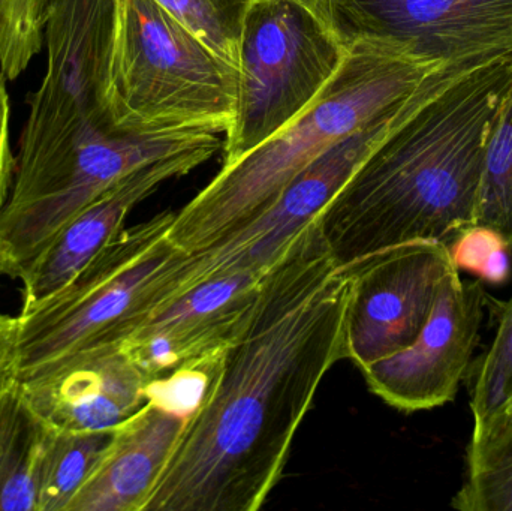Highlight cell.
I'll return each instance as SVG.
<instances>
[{
  "label": "cell",
  "instance_id": "1",
  "mask_svg": "<svg viewBox=\"0 0 512 511\" xmlns=\"http://www.w3.org/2000/svg\"><path fill=\"white\" fill-rule=\"evenodd\" d=\"M348 302V273L313 219L265 272L144 511L261 509L322 380L346 359Z\"/></svg>",
  "mask_w": 512,
  "mask_h": 511
},
{
  "label": "cell",
  "instance_id": "2",
  "mask_svg": "<svg viewBox=\"0 0 512 511\" xmlns=\"http://www.w3.org/2000/svg\"><path fill=\"white\" fill-rule=\"evenodd\" d=\"M512 56L448 66L318 216L339 267L415 242L450 246L477 224L484 152Z\"/></svg>",
  "mask_w": 512,
  "mask_h": 511
},
{
  "label": "cell",
  "instance_id": "3",
  "mask_svg": "<svg viewBox=\"0 0 512 511\" xmlns=\"http://www.w3.org/2000/svg\"><path fill=\"white\" fill-rule=\"evenodd\" d=\"M399 48L348 47L339 71L288 125L231 164L174 216L170 239L203 251L264 212L295 176L343 138L408 101L438 69Z\"/></svg>",
  "mask_w": 512,
  "mask_h": 511
},
{
  "label": "cell",
  "instance_id": "4",
  "mask_svg": "<svg viewBox=\"0 0 512 511\" xmlns=\"http://www.w3.org/2000/svg\"><path fill=\"white\" fill-rule=\"evenodd\" d=\"M239 68L155 0H116L105 105L114 129L135 134H227Z\"/></svg>",
  "mask_w": 512,
  "mask_h": 511
},
{
  "label": "cell",
  "instance_id": "5",
  "mask_svg": "<svg viewBox=\"0 0 512 511\" xmlns=\"http://www.w3.org/2000/svg\"><path fill=\"white\" fill-rule=\"evenodd\" d=\"M174 212L123 230L71 282L17 317L15 378L98 345H120L152 312L188 252L170 239Z\"/></svg>",
  "mask_w": 512,
  "mask_h": 511
},
{
  "label": "cell",
  "instance_id": "6",
  "mask_svg": "<svg viewBox=\"0 0 512 511\" xmlns=\"http://www.w3.org/2000/svg\"><path fill=\"white\" fill-rule=\"evenodd\" d=\"M116 0H51L47 72L21 132L9 200L38 188L111 125L105 105Z\"/></svg>",
  "mask_w": 512,
  "mask_h": 511
},
{
  "label": "cell",
  "instance_id": "7",
  "mask_svg": "<svg viewBox=\"0 0 512 511\" xmlns=\"http://www.w3.org/2000/svg\"><path fill=\"white\" fill-rule=\"evenodd\" d=\"M348 48L309 0H251L239 48L231 164L288 125L339 71Z\"/></svg>",
  "mask_w": 512,
  "mask_h": 511
},
{
  "label": "cell",
  "instance_id": "8",
  "mask_svg": "<svg viewBox=\"0 0 512 511\" xmlns=\"http://www.w3.org/2000/svg\"><path fill=\"white\" fill-rule=\"evenodd\" d=\"M442 71L444 68L433 72L408 101L322 153L251 222L231 231L209 248L188 254L162 305L216 276L265 272L292 239L321 215L370 152L427 95Z\"/></svg>",
  "mask_w": 512,
  "mask_h": 511
},
{
  "label": "cell",
  "instance_id": "9",
  "mask_svg": "<svg viewBox=\"0 0 512 511\" xmlns=\"http://www.w3.org/2000/svg\"><path fill=\"white\" fill-rule=\"evenodd\" d=\"M218 141L198 132L110 131L84 144L38 188L0 210V276L20 279L72 216L129 174Z\"/></svg>",
  "mask_w": 512,
  "mask_h": 511
},
{
  "label": "cell",
  "instance_id": "10",
  "mask_svg": "<svg viewBox=\"0 0 512 511\" xmlns=\"http://www.w3.org/2000/svg\"><path fill=\"white\" fill-rule=\"evenodd\" d=\"M346 48H399L436 65L512 56V0H309Z\"/></svg>",
  "mask_w": 512,
  "mask_h": 511
},
{
  "label": "cell",
  "instance_id": "11",
  "mask_svg": "<svg viewBox=\"0 0 512 511\" xmlns=\"http://www.w3.org/2000/svg\"><path fill=\"white\" fill-rule=\"evenodd\" d=\"M454 269L450 249L436 242L394 246L346 267V359L363 371L411 347Z\"/></svg>",
  "mask_w": 512,
  "mask_h": 511
},
{
  "label": "cell",
  "instance_id": "12",
  "mask_svg": "<svg viewBox=\"0 0 512 511\" xmlns=\"http://www.w3.org/2000/svg\"><path fill=\"white\" fill-rule=\"evenodd\" d=\"M486 293L451 270L417 341L364 368L373 395L406 413L442 407L456 398L480 341Z\"/></svg>",
  "mask_w": 512,
  "mask_h": 511
},
{
  "label": "cell",
  "instance_id": "13",
  "mask_svg": "<svg viewBox=\"0 0 512 511\" xmlns=\"http://www.w3.org/2000/svg\"><path fill=\"white\" fill-rule=\"evenodd\" d=\"M265 272L200 282L150 312L120 347L150 381L179 366L222 356L251 317Z\"/></svg>",
  "mask_w": 512,
  "mask_h": 511
},
{
  "label": "cell",
  "instance_id": "14",
  "mask_svg": "<svg viewBox=\"0 0 512 511\" xmlns=\"http://www.w3.org/2000/svg\"><path fill=\"white\" fill-rule=\"evenodd\" d=\"M17 380L50 428L80 432L110 431L131 419L150 383L120 345L75 351Z\"/></svg>",
  "mask_w": 512,
  "mask_h": 511
},
{
  "label": "cell",
  "instance_id": "15",
  "mask_svg": "<svg viewBox=\"0 0 512 511\" xmlns=\"http://www.w3.org/2000/svg\"><path fill=\"white\" fill-rule=\"evenodd\" d=\"M222 141L195 147L146 165L102 192L72 216L21 276L23 306L29 309L71 282L125 228L129 213L168 180L185 176L210 161Z\"/></svg>",
  "mask_w": 512,
  "mask_h": 511
},
{
  "label": "cell",
  "instance_id": "16",
  "mask_svg": "<svg viewBox=\"0 0 512 511\" xmlns=\"http://www.w3.org/2000/svg\"><path fill=\"white\" fill-rule=\"evenodd\" d=\"M189 417L147 401L113 441L68 511H144Z\"/></svg>",
  "mask_w": 512,
  "mask_h": 511
},
{
  "label": "cell",
  "instance_id": "17",
  "mask_svg": "<svg viewBox=\"0 0 512 511\" xmlns=\"http://www.w3.org/2000/svg\"><path fill=\"white\" fill-rule=\"evenodd\" d=\"M48 425L12 377L0 387V511H36L39 455Z\"/></svg>",
  "mask_w": 512,
  "mask_h": 511
},
{
  "label": "cell",
  "instance_id": "18",
  "mask_svg": "<svg viewBox=\"0 0 512 511\" xmlns=\"http://www.w3.org/2000/svg\"><path fill=\"white\" fill-rule=\"evenodd\" d=\"M451 507L512 511V405L474 425L466 453V479Z\"/></svg>",
  "mask_w": 512,
  "mask_h": 511
},
{
  "label": "cell",
  "instance_id": "19",
  "mask_svg": "<svg viewBox=\"0 0 512 511\" xmlns=\"http://www.w3.org/2000/svg\"><path fill=\"white\" fill-rule=\"evenodd\" d=\"M110 431H63L48 426L36 479V511H68L113 441Z\"/></svg>",
  "mask_w": 512,
  "mask_h": 511
},
{
  "label": "cell",
  "instance_id": "20",
  "mask_svg": "<svg viewBox=\"0 0 512 511\" xmlns=\"http://www.w3.org/2000/svg\"><path fill=\"white\" fill-rule=\"evenodd\" d=\"M477 224L498 231L512 255V81L487 137Z\"/></svg>",
  "mask_w": 512,
  "mask_h": 511
},
{
  "label": "cell",
  "instance_id": "21",
  "mask_svg": "<svg viewBox=\"0 0 512 511\" xmlns=\"http://www.w3.org/2000/svg\"><path fill=\"white\" fill-rule=\"evenodd\" d=\"M219 56L239 68L240 36L251 0H155Z\"/></svg>",
  "mask_w": 512,
  "mask_h": 511
},
{
  "label": "cell",
  "instance_id": "22",
  "mask_svg": "<svg viewBox=\"0 0 512 511\" xmlns=\"http://www.w3.org/2000/svg\"><path fill=\"white\" fill-rule=\"evenodd\" d=\"M51 0H0V72L15 80L44 47Z\"/></svg>",
  "mask_w": 512,
  "mask_h": 511
},
{
  "label": "cell",
  "instance_id": "23",
  "mask_svg": "<svg viewBox=\"0 0 512 511\" xmlns=\"http://www.w3.org/2000/svg\"><path fill=\"white\" fill-rule=\"evenodd\" d=\"M512 405V296L502 303L498 330L472 386L474 425L486 422Z\"/></svg>",
  "mask_w": 512,
  "mask_h": 511
},
{
  "label": "cell",
  "instance_id": "24",
  "mask_svg": "<svg viewBox=\"0 0 512 511\" xmlns=\"http://www.w3.org/2000/svg\"><path fill=\"white\" fill-rule=\"evenodd\" d=\"M457 270L477 275L487 284L501 285L511 276V252L504 237L484 225L466 228L448 246Z\"/></svg>",
  "mask_w": 512,
  "mask_h": 511
},
{
  "label": "cell",
  "instance_id": "25",
  "mask_svg": "<svg viewBox=\"0 0 512 511\" xmlns=\"http://www.w3.org/2000/svg\"><path fill=\"white\" fill-rule=\"evenodd\" d=\"M222 357L188 363L155 378L147 387V401L191 419L212 389Z\"/></svg>",
  "mask_w": 512,
  "mask_h": 511
},
{
  "label": "cell",
  "instance_id": "26",
  "mask_svg": "<svg viewBox=\"0 0 512 511\" xmlns=\"http://www.w3.org/2000/svg\"><path fill=\"white\" fill-rule=\"evenodd\" d=\"M9 96L6 92L5 75L0 72V210L8 203L14 185L17 158H14L9 140Z\"/></svg>",
  "mask_w": 512,
  "mask_h": 511
},
{
  "label": "cell",
  "instance_id": "27",
  "mask_svg": "<svg viewBox=\"0 0 512 511\" xmlns=\"http://www.w3.org/2000/svg\"><path fill=\"white\" fill-rule=\"evenodd\" d=\"M17 317L0 314V387L14 375Z\"/></svg>",
  "mask_w": 512,
  "mask_h": 511
}]
</instances>
